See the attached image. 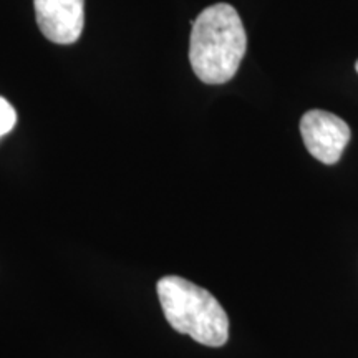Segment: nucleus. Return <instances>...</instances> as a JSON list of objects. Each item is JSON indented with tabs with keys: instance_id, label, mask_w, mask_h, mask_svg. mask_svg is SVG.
Returning a JSON list of instances; mask_svg holds the SVG:
<instances>
[{
	"instance_id": "nucleus-2",
	"label": "nucleus",
	"mask_w": 358,
	"mask_h": 358,
	"mask_svg": "<svg viewBox=\"0 0 358 358\" xmlns=\"http://www.w3.org/2000/svg\"><path fill=\"white\" fill-rule=\"evenodd\" d=\"M156 289L164 317L176 332L208 347L227 342L229 319L211 292L178 275L159 279Z\"/></svg>"
},
{
	"instance_id": "nucleus-6",
	"label": "nucleus",
	"mask_w": 358,
	"mask_h": 358,
	"mask_svg": "<svg viewBox=\"0 0 358 358\" xmlns=\"http://www.w3.org/2000/svg\"><path fill=\"white\" fill-rule=\"evenodd\" d=\"M355 70H357V73H358V62L355 64Z\"/></svg>"
},
{
	"instance_id": "nucleus-1",
	"label": "nucleus",
	"mask_w": 358,
	"mask_h": 358,
	"mask_svg": "<svg viewBox=\"0 0 358 358\" xmlns=\"http://www.w3.org/2000/svg\"><path fill=\"white\" fill-rule=\"evenodd\" d=\"M191 24L189 62L196 77L208 85L227 83L248 50L239 13L229 3H214Z\"/></svg>"
},
{
	"instance_id": "nucleus-4",
	"label": "nucleus",
	"mask_w": 358,
	"mask_h": 358,
	"mask_svg": "<svg viewBox=\"0 0 358 358\" xmlns=\"http://www.w3.org/2000/svg\"><path fill=\"white\" fill-rule=\"evenodd\" d=\"M42 34L53 43H75L83 32L85 0H34Z\"/></svg>"
},
{
	"instance_id": "nucleus-5",
	"label": "nucleus",
	"mask_w": 358,
	"mask_h": 358,
	"mask_svg": "<svg viewBox=\"0 0 358 358\" xmlns=\"http://www.w3.org/2000/svg\"><path fill=\"white\" fill-rule=\"evenodd\" d=\"M17 123V113L6 98L0 96V138L12 131Z\"/></svg>"
},
{
	"instance_id": "nucleus-3",
	"label": "nucleus",
	"mask_w": 358,
	"mask_h": 358,
	"mask_svg": "<svg viewBox=\"0 0 358 358\" xmlns=\"http://www.w3.org/2000/svg\"><path fill=\"white\" fill-rule=\"evenodd\" d=\"M301 134L308 153L329 166L338 163L352 136L342 118L324 110H310L302 116Z\"/></svg>"
}]
</instances>
